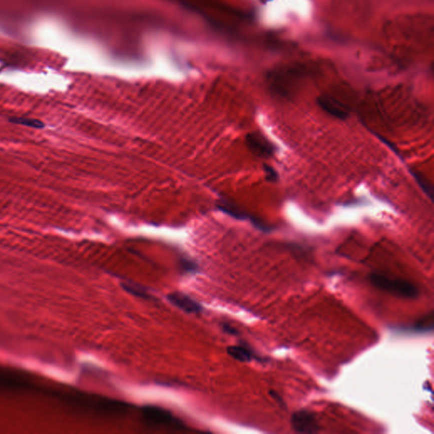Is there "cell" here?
Masks as SVG:
<instances>
[{"instance_id": "7", "label": "cell", "mask_w": 434, "mask_h": 434, "mask_svg": "<svg viewBox=\"0 0 434 434\" xmlns=\"http://www.w3.org/2000/svg\"><path fill=\"white\" fill-rule=\"evenodd\" d=\"M144 419L147 421L157 425H174V417L170 413L156 407H146L144 409Z\"/></svg>"}, {"instance_id": "8", "label": "cell", "mask_w": 434, "mask_h": 434, "mask_svg": "<svg viewBox=\"0 0 434 434\" xmlns=\"http://www.w3.org/2000/svg\"><path fill=\"white\" fill-rule=\"evenodd\" d=\"M227 353L241 362H249L255 358L251 350L245 346H230L227 348Z\"/></svg>"}, {"instance_id": "10", "label": "cell", "mask_w": 434, "mask_h": 434, "mask_svg": "<svg viewBox=\"0 0 434 434\" xmlns=\"http://www.w3.org/2000/svg\"><path fill=\"white\" fill-rule=\"evenodd\" d=\"M9 121L15 123V124L23 125L26 127L29 128H36V129H41V128H45V124L42 121H39L38 119H33V118H27V117H10Z\"/></svg>"}, {"instance_id": "5", "label": "cell", "mask_w": 434, "mask_h": 434, "mask_svg": "<svg viewBox=\"0 0 434 434\" xmlns=\"http://www.w3.org/2000/svg\"><path fill=\"white\" fill-rule=\"evenodd\" d=\"M169 301L175 306L188 313H199L202 307L191 297L182 293H172L167 296Z\"/></svg>"}, {"instance_id": "1", "label": "cell", "mask_w": 434, "mask_h": 434, "mask_svg": "<svg viewBox=\"0 0 434 434\" xmlns=\"http://www.w3.org/2000/svg\"><path fill=\"white\" fill-rule=\"evenodd\" d=\"M370 281L376 288L401 298L415 299L419 295V290L415 285L404 280L390 279L381 274L373 273L370 276Z\"/></svg>"}, {"instance_id": "12", "label": "cell", "mask_w": 434, "mask_h": 434, "mask_svg": "<svg viewBox=\"0 0 434 434\" xmlns=\"http://www.w3.org/2000/svg\"><path fill=\"white\" fill-rule=\"evenodd\" d=\"M264 170L266 173V179L271 182H276L278 179V175L277 172L269 165H264Z\"/></svg>"}, {"instance_id": "9", "label": "cell", "mask_w": 434, "mask_h": 434, "mask_svg": "<svg viewBox=\"0 0 434 434\" xmlns=\"http://www.w3.org/2000/svg\"><path fill=\"white\" fill-rule=\"evenodd\" d=\"M409 172L412 175V177L415 178L418 185L420 186V188H421V190L429 197V199H432L433 198V188L429 183L428 180L426 179V177H424L420 172L415 171L414 169L409 170Z\"/></svg>"}, {"instance_id": "6", "label": "cell", "mask_w": 434, "mask_h": 434, "mask_svg": "<svg viewBox=\"0 0 434 434\" xmlns=\"http://www.w3.org/2000/svg\"><path fill=\"white\" fill-rule=\"evenodd\" d=\"M318 105L325 112L337 119L346 120L348 118V111L343 105L332 98L328 96L320 97L318 99Z\"/></svg>"}, {"instance_id": "3", "label": "cell", "mask_w": 434, "mask_h": 434, "mask_svg": "<svg viewBox=\"0 0 434 434\" xmlns=\"http://www.w3.org/2000/svg\"><path fill=\"white\" fill-rule=\"evenodd\" d=\"M245 142L248 149L258 157H271L276 152V147L261 133H249Z\"/></svg>"}, {"instance_id": "11", "label": "cell", "mask_w": 434, "mask_h": 434, "mask_svg": "<svg viewBox=\"0 0 434 434\" xmlns=\"http://www.w3.org/2000/svg\"><path fill=\"white\" fill-rule=\"evenodd\" d=\"M122 286L125 288V290L128 291V293H132L133 295L139 296L142 298H149V294L147 293L146 291L137 285L126 283Z\"/></svg>"}, {"instance_id": "2", "label": "cell", "mask_w": 434, "mask_h": 434, "mask_svg": "<svg viewBox=\"0 0 434 434\" xmlns=\"http://www.w3.org/2000/svg\"><path fill=\"white\" fill-rule=\"evenodd\" d=\"M291 423L293 428L299 433H315L320 429L315 414L305 409L294 412Z\"/></svg>"}, {"instance_id": "4", "label": "cell", "mask_w": 434, "mask_h": 434, "mask_svg": "<svg viewBox=\"0 0 434 434\" xmlns=\"http://www.w3.org/2000/svg\"><path fill=\"white\" fill-rule=\"evenodd\" d=\"M219 209L224 211L225 213L228 214L232 217H235L237 219L240 220H249L251 221L252 224L254 225L255 227H257L258 229L261 230L263 232H271L272 230V227L266 224L265 221L260 220V219L255 218L253 216H249V214L246 213L245 211L241 210L237 205L230 203L227 200H222L220 205H218Z\"/></svg>"}]
</instances>
